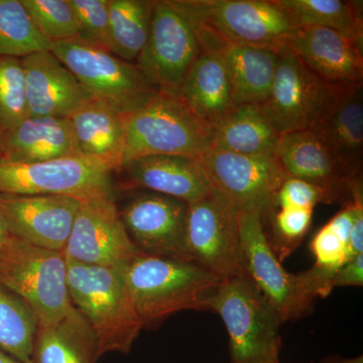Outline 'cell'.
Wrapping results in <instances>:
<instances>
[{
    "label": "cell",
    "mask_w": 363,
    "mask_h": 363,
    "mask_svg": "<svg viewBox=\"0 0 363 363\" xmlns=\"http://www.w3.org/2000/svg\"><path fill=\"white\" fill-rule=\"evenodd\" d=\"M124 187L145 189L186 203L197 201L212 192L201 162L195 157L154 155L136 157L121 169Z\"/></svg>",
    "instance_id": "20"
},
{
    "label": "cell",
    "mask_w": 363,
    "mask_h": 363,
    "mask_svg": "<svg viewBox=\"0 0 363 363\" xmlns=\"http://www.w3.org/2000/svg\"><path fill=\"white\" fill-rule=\"evenodd\" d=\"M21 61L28 116L67 118L93 97L50 50L33 52Z\"/></svg>",
    "instance_id": "19"
},
{
    "label": "cell",
    "mask_w": 363,
    "mask_h": 363,
    "mask_svg": "<svg viewBox=\"0 0 363 363\" xmlns=\"http://www.w3.org/2000/svg\"><path fill=\"white\" fill-rule=\"evenodd\" d=\"M334 201H336L335 198L329 191L300 179L288 177L274 195V207H279V209H314L319 203Z\"/></svg>",
    "instance_id": "36"
},
{
    "label": "cell",
    "mask_w": 363,
    "mask_h": 363,
    "mask_svg": "<svg viewBox=\"0 0 363 363\" xmlns=\"http://www.w3.org/2000/svg\"><path fill=\"white\" fill-rule=\"evenodd\" d=\"M125 117L124 164L136 157H200L210 149L211 128L179 97L157 93Z\"/></svg>",
    "instance_id": "7"
},
{
    "label": "cell",
    "mask_w": 363,
    "mask_h": 363,
    "mask_svg": "<svg viewBox=\"0 0 363 363\" xmlns=\"http://www.w3.org/2000/svg\"><path fill=\"white\" fill-rule=\"evenodd\" d=\"M9 236V234L7 233L6 227L4 225V222L2 220L1 216H0V243L6 240Z\"/></svg>",
    "instance_id": "40"
},
{
    "label": "cell",
    "mask_w": 363,
    "mask_h": 363,
    "mask_svg": "<svg viewBox=\"0 0 363 363\" xmlns=\"http://www.w3.org/2000/svg\"><path fill=\"white\" fill-rule=\"evenodd\" d=\"M240 234L245 271L283 323L305 317L315 298L327 297L333 290L336 272L316 264L298 274L284 269L267 240L259 212H240Z\"/></svg>",
    "instance_id": "4"
},
{
    "label": "cell",
    "mask_w": 363,
    "mask_h": 363,
    "mask_svg": "<svg viewBox=\"0 0 363 363\" xmlns=\"http://www.w3.org/2000/svg\"><path fill=\"white\" fill-rule=\"evenodd\" d=\"M194 28L202 51L227 45L279 50L294 26L276 0H169Z\"/></svg>",
    "instance_id": "2"
},
{
    "label": "cell",
    "mask_w": 363,
    "mask_h": 363,
    "mask_svg": "<svg viewBox=\"0 0 363 363\" xmlns=\"http://www.w3.org/2000/svg\"><path fill=\"white\" fill-rule=\"evenodd\" d=\"M327 363H335V362H327Z\"/></svg>",
    "instance_id": "41"
},
{
    "label": "cell",
    "mask_w": 363,
    "mask_h": 363,
    "mask_svg": "<svg viewBox=\"0 0 363 363\" xmlns=\"http://www.w3.org/2000/svg\"><path fill=\"white\" fill-rule=\"evenodd\" d=\"M0 281L28 305L38 325L57 321L73 306L63 252L11 235L0 243Z\"/></svg>",
    "instance_id": "6"
},
{
    "label": "cell",
    "mask_w": 363,
    "mask_h": 363,
    "mask_svg": "<svg viewBox=\"0 0 363 363\" xmlns=\"http://www.w3.org/2000/svg\"><path fill=\"white\" fill-rule=\"evenodd\" d=\"M50 51L93 97L123 116L138 111L159 93L135 63L78 37L52 43Z\"/></svg>",
    "instance_id": "8"
},
{
    "label": "cell",
    "mask_w": 363,
    "mask_h": 363,
    "mask_svg": "<svg viewBox=\"0 0 363 363\" xmlns=\"http://www.w3.org/2000/svg\"><path fill=\"white\" fill-rule=\"evenodd\" d=\"M326 92L327 85L284 44L278 50V65L269 96L259 107L281 135L310 130Z\"/></svg>",
    "instance_id": "14"
},
{
    "label": "cell",
    "mask_w": 363,
    "mask_h": 363,
    "mask_svg": "<svg viewBox=\"0 0 363 363\" xmlns=\"http://www.w3.org/2000/svg\"><path fill=\"white\" fill-rule=\"evenodd\" d=\"M276 363H281V362H276Z\"/></svg>",
    "instance_id": "42"
},
{
    "label": "cell",
    "mask_w": 363,
    "mask_h": 363,
    "mask_svg": "<svg viewBox=\"0 0 363 363\" xmlns=\"http://www.w3.org/2000/svg\"><path fill=\"white\" fill-rule=\"evenodd\" d=\"M123 271L145 326L187 310L208 312V300L222 281L194 262L140 252Z\"/></svg>",
    "instance_id": "3"
},
{
    "label": "cell",
    "mask_w": 363,
    "mask_h": 363,
    "mask_svg": "<svg viewBox=\"0 0 363 363\" xmlns=\"http://www.w3.org/2000/svg\"><path fill=\"white\" fill-rule=\"evenodd\" d=\"M38 320L28 305L0 281V350L32 363Z\"/></svg>",
    "instance_id": "30"
},
{
    "label": "cell",
    "mask_w": 363,
    "mask_h": 363,
    "mask_svg": "<svg viewBox=\"0 0 363 363\" xmlns=\"http://www.w3.org/2000/svg\"><path fill=\"white\" fill-rule=\"evenodd\" d=\"M272 155L288 177L329 191L336 201L350 195L351 182L359 176L347 173L311 130L283 133Z\"/></svg>",
    "instance_id": "21"
},
{
    "label": "cell",
    "mask_w": 363,
    "mask_h": 363,
    "mask_svg": "<svg viewBox=\"0 0 363 363\" xmlns=\"http://www.w3.org/2000/svg\"><path fill=\"white\" fill-rule=\"evenodd\" d=\"M362 40L320 26L294 28L285 44L313 75L327 86L363 81Z\"/></svg>",
    "instance_id": "17"
},
{
    "label": "cell",
    "mask_w": 363,
    "mask_h": 363,
    "mask_svg": "<svg viewBox=\"0 0 363 363\" xmlns=\"http://www.w3.org/2000/svg\"><path fill=\"white\" fill-rule=\"evenodd\" d=\"M334 288L363 286V255L348 260L336 272Z\"/></svg>",
    "instance_id": "38"
},
{
    "label": "cell",
    "mask_w": 363,
    "mask_h": 363,
    "mask_svg": "<svg viewBox=\"0 0 363 363\" xmlns=\"http://www.w3.org/2000/svg\"><path fill=\"white\" fill-rule=\"evenodd\" d=\"M0 363H21L18 359L7 354L4 351L0 350Z\"/></svg>",
    "instance_id": "39"
},
{
    "label": "cell",
    "mask_w": 363,
    "mask_h": 363,
    "mask_svg": "<svg viewBox=\"0 0 363 363\" xmlns=\"http://www.w3.org/2000/svg\"><path fill=\"white\" fill-rule=\"evenodd\" d=\"M294 28L320 26L363 40L362 2L344 0H276Z\"/></svg>",
    "instance_id": "29"
},
{
    "label": "cell",
    "mask_w": 363,
    "mask_h": 363,
    "mask_svg": "<svg viewBox=\"0 0 363 363\" xmlns=\"http://www.w3.org/2000/svg\"><path fill=\"white\" fill-rule=\"evenodd\" d=\"M33 23L52 43L78 35V23L69 0H21Z\"/></svg>",
    "instance_id": "33"
},
{
    "label": "cell",
    "mask_w": 363,
    "mask_h": 363,
    "mask_svg": "<svg viewBox=\"0 0 363 363\" xmlns=\"http://www.w3.org/2000/svg\"><path fill=\"white\" fill-rule=\"evenodd\" d=\"M112 174L80 155L32 164L0 160V194L61 196L79 202L114 199Z\"/></svg>",
    "instance_id": "9"
},
{
    "label": "cell",
    "mask_w": 363,
    "mask_h": 363,
    "mask_svg": "<svg viewBox=\"0 0 363 363\" xmlns=\"http://www.w3.org/2000/svg\"><path fill=\"white\" fill-rule=\"evenodd\" d=\"M219 52L230 78L233 105L264 104L274 82L278 50L227 45Z\"/></svg>",
    "instance_id": "27"
},
{
    "label": "cell",
    "mask_w": 363,
    "mask_h": 363,
    "mask_svg": "<svg viewBox=\"0 0 363 363\" xmlns=\"http://www.w3.org/2000/svg\"><path fill=\"white\" fill-rule=\"evenodd\" d=\"M25 72L21 58H0V135L28 118Z\"/></svg>",
    "instance_id": "32"
},
{
    "label": "cell",
    "mask_w": 363,
    "mask_h": 363,
    "mask_svg": "<svg viewBox=\"0 0 363 363\" xmlns=\"http://www.w3.org/2000/svg\"><path fill=\"white\" fill-rule=\"evenodd\" d=\"M179 98L208 128L233 106V87L220 52L202 51L181 86Z\"/></svg>",
    "instance_id": "24"
},
{
    "label": "cell",
    "mask_w": 363,
    "mask_h": 363,
    "mask_svg": "<svg viewBox=\"0 0 363 363\" xmlns=\"http://www.w3.org/2000/svg\"><path fill=\"white\" fill-rule=\"evenodd\" d=\"M362 83L327 86L323 104L310 128L350 175L359 174L363 154Z\"/></svg>",
    "instance_id": "18"
},
{
    "label": "cell",
    "mask_w": 363,
    "mask_h": 363,
    "mask_svg": "<svg viewBox=\"0 0 363 363\" xmlns=\"http://www.w3.org/2000/svg\"><path fill=\"white\" fill-rule=\"evenodd\" d=\"M66 262L72 305L94 333L99 357L130 353L145 325L133 305L123 269Z\"/></svg>",
    "instance_id": "1"
},
{
    "label": "cell",
    "mask_w": 363,
    "mask_h": 363,
    "mask_svg": "<svg viewBox=\"0 0 363 363\" xmlns=\"http://www.w3.org/2000/svg\"><path fill=\"white\" fill-rule=\"evenodd\" d=\"M21 0H0V58H23L51 49Z\"/></svg>",
    "instance_id": "31"
},
{
    "label": "cell",
    "mask_w": 363,
    "mask_h": 363,
    "mask_svg": "<svg viewBox=\"0 0 363 363\" xmlns=\"http://www.w3.org/2000/svg\"><path fill=\"white\" fill-rule=\"evenodd\" d=\"M78 23L79 39L108 50V0H69Z\"/></svg>",
    "instance_id": "35"
},
{
    "label": "cell",
    "mask_w": 363,
    "mask_h": 363,
    "mask_svg": "<svg viewBox=\"0 0 363 363\" xmlns=\"http://www.w3.org/2000/svg\"><path fill=\"white\" fill-rule=\"evenodd\" d=\"M310 248L318 267L337 272L346 262L347 245L327 224L315 234Z\"/></svg>",
    "instance_id": "37"
},
{
    "label": "cell",
    "mask_w": 363,
    "mask_h": 363,
    "mask_svg": "<svg viewBox=\"0 0 363 363\" xmlns=\"http://www.w3.org/2000/svg\"><path fill=\"white\" fill-rule=\"evenodd\" d=\"M229 336L230 363L279 362L283 322L248 274L222 279L208 300Z\"/></svg>",
    "instance_id": "5"
},
{
    "label": "cell",
    "mask_w": 363,
    "mask_h": 363,
    "mask_svg": "<svg viewBox=\"0 0 363 363\" xmlns=\"http://www.w3.org/2000/svg\"><path fill=\"white\" fill-rule=\"evenodd\" d=\"M67 118L79 155L121 173L125 152V117L92 97Z\"/></svg>",
    "instance_id": "22"
},
{
    "label": "cell",
    "mask_w": 363,
    "mask_h": 363,
    "mask_svg": "<svg viewBox=\"0 0 363 363\" xmlns=\"http://www.w3.org/2000/svg\"><path fill=\"white\" fill-rule=\"evenodd\" d=\"M279 136L259 105H233L212 128L210 149L247 156L272 155Z\"/></svg>",
    "instance_id": "26"
},
{
    "label": "cell",
    "mask_w": 363,
    "mask_h": 363,
    "mask_svg": "<svg viewBox=\"0 0 363 363\" xmlns=\"http://www.w3.org/2000/svg\"><path fill=\"white\" fill-rule=\"evenodd\" d=\"M138 252L114 199L81 202L63 250L67 260L123 269Z\"/></svg>",
    "instance_id": "13"
},
{
    "label": "cell",
    "mask_w": 363,
    "mask_h": 363,
    "mask_svg": "<svg viewBox=\"0 0 363 363\" xmlns=\"http://www.w3.org/2000/svg\"><path fill=\"white\" fill-rule=\"evenodd\" d=\"M80 204L61 196L0 194V216L9 235L63 252Z\"/></svg>",
    "instance_id": "16"
},
{
    "label": "cell",
    "mask_w": 363,
    "mask_h": 363,
    "mask_svg": "<svg viewBox=\"0 0 363 363\" xmlns=\"http://www.w3.org/2000/svg\"><path fill=\"white\" fill-rule=\"evenodd\" d=\"M79 155L70 121L30 117L0 135V160L32 164Z\"/></svg>",
    "instance_id": "23"
},
{
    "label": "cell",
    "mask_w": 363,
    "mask_h": 363,
    "mask_svg": "<svg viewBox=\"0 0 363 363\" xmlns=\"http://www.w3.org/2000/svg\"><path fill=\"white\" fill-rule=\"evenodd\" d=\"M154 0H108V50L135 63L149 38Z\"/></svg>",
    "instance_id": "28"
},
{
    "label": "cell",
    "mask_w": 363,
    "mask_h": 363,
    "mask_svg": "<svg viewBox=\"0 0 363 363\" xmlns=\"http://www.w3.org/2000/svg\"><path fill=\"white\" fill-rule=\"evenodd\" d=\"M240 215L214 190L202 199L188 203L186 242L191 260L221 279L247 274Z\"/></svg>",
    "instance_id": "11"
},
{
    "label": "cell",
    "mask_w": 363,
    "mask_h": 363,
    "mask_svg": "<svg viewBox=\"0 0 363 363\" xmlns=\"http://www.w3.org/2000/svg\"><path fill=\"white\" fill-rule=\"evenodd\" d=\"M212 189L240 212L274 207V198L288 178L274 155L247 156L209 149L199 157Z\"/></svg>",
    "instance_id": "12"
},
{
    "label": "cell",
    "mask_w": 363,
    "mask_h": 363,
    "mask_svg": "<svg viewBox=\"0 0 363 363\" xmlns=\"http://www.w3.org/2000/svg\"><path fill=\"white\" fill-rule=\"evenodd\" d=\"M313 209H279L274 220V238L269 241L272 252L283 262L300 245L311 226Z\"/></svg>",
    "instance_id": "34"
},
{
    "label": "cell",
    "mask_w": 363,
    "mask_h": 363,
    "mask_svg": "<svg viewBox=\"0 0 363 363\" xmlns=\"http://www.w3.org/2000/svg\"><path fill=\"white\" fill-rule=\"evenodd\" d=\"M119 213L128 236L140 252L193 262L186 242L188 203L145 193L131 200Z\"/></svg>",
    "instance_id": "15"
},
{
    "label": "cell",
    "mask_w": 363,
    "mask_h": 363,
    "mask_svg": "<svg viewBox=\"0 0 363 363\" xmlns=\"http://www.w3.org/2000/svg\"><path fill=\"white\" fill-rule=\"evenodd\" d=\"M201 52L190 21L169 0H154L149 38L135 62L152 87L179 97L189 70Z\"/></svg>",
    "instance_id": "10"
},
{
    "label": "cell",
    "mask_w": 363,
    "mask_h": 363,
    "mask_svg": "<svg viewBox=\"0 0 363 363\" xmlns=\"http://www.w3.org/2000/svg\"><path fill=\"white\" fill-rule=\"evenodd\" d=\"M99 358L96 337L73 306L57 321L38 325L32 363H96Z\"/></svg>",
    "instance_id": "25"
}]
</instances>
